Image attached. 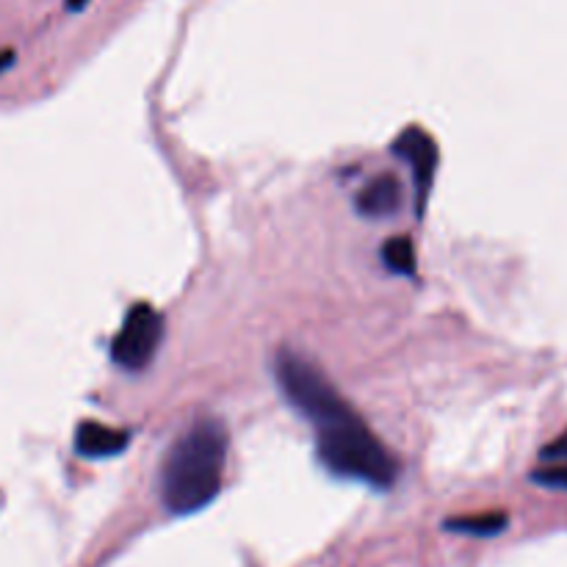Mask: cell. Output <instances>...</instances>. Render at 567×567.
Masks as SVG:
<instances>
[{"label":"cell","instance_id":"1","mask_svg":"<svg viewBox=\"0 0 567 567\" xmlns=\"http://www.w3.org/2000/svg\"><path fill=\"white\" fill-rule=\"evenodd\" d=\"M275 380L286 402L302 415L316 435V452L327 471L341 480L388 491L399 480V463L358 410L338 393L316 363L291 349L275 358Z\"/></svg>","mask_w":567,"mask_h":567},{"label":"cell","instance_id":"2","mask_svg":"<svg viewBox=\"0 0 567 567\" xmlns=\"http://www.w3.org/2000/svg\"><path fill=\"white\" fill-rule=\"evenodd\" d=\"M230 435L221 419H197L166 452L158 474L161 502L172 515H194L221 491Z\"/></svg>","mask_w":567,"mask_h":567},{"label":"cell","instance_id":"3","mask_svg":"<svg viewBox=\"0 0 567 567\" xmlns=\"http://www.w3.org/2000/svg\"><path fill=\"white\" fill-rule=\"evenodd\" d=\"M164 341V316L147 302L133 305L111 341V360L125 371H144Z\"/></svg>","mask_w":567,"mask_h":567},{"label":"cell","instance_id":"4","mask_svg":"<svg viewBox=\"0 0 567 567\" xmlns=\"http://www.w3.org/2000/svg\"><path fill=\"white\" fill-rule=\"evenodd\" d=\"M393 155H399L402 161H408L410 172H413V192H415V216H424L426 203H430L432 183H435L437 161H441V153H437V144L424 127L410 125L408 131H402V136L393 142Z\"/></svg>","mask_w":567,"mask_h":567},{"label":"cell","instance_id":"5","mask_svg":"<svg viewBox=\"0 0 567 567\" xmlns=\"http://www.w3.org/2000/svg\"><path fill=\"white\" fill-rule=\"evenodd\" d=\"M402 183H399L396 175L385 172V175L374 177L363 186V192L358 194V208L360 216L365 219H388V216L399 214L402 208Z\"/></svg>","mask_w":567,"mask_h":567},{"label":"cell","instance_id":"6","mask_svg":"<svg viewBox=\"0 0 567 567\" xmlns=\"http://www.w3.org/2000/svg\"><path fill=\"white\" fill-rule=\"evenodd\" d=\"M131 446V435L122 430L97 424V421H83L75 432V452L86 460L116 457Z\"/></svg>","mask_w":567,"mask_h":567},{"label":"cell","instance_id":"7","mask_svg":"<svg viewBox=\"0 0 567 567\" xmlns=\"http://www.w3.org/2000/svg\"><path fill=\"white\" fill-rule=\"evenodd\" d=\"M509 526L507 513H480V515H465V518H449L443 524L446 532H457V535L471 537H496L502 535Z\"/></svg>","mask_w":567,"mask_h":567},{"label":"cell","instance_id":"8","mask_svg":"<svg viewBox=\"0 0 567 567\" xmlns=\"http://www.w3.org/2000/svg\"><path fill=\"white\" fill-rule=\"evenodd\" d=\"M382 260H385L388 269L393 275H404V277H415V247L408 236L399 238H388V244L382 247Z\"/></svg>","mask_w":567,"mask_h":567},{"label":"cell","instance_id":"9","mask_svg":"<svg viewBox=\"0 0 567 567\" xmlns=\"http://www.w3.org/2000/svg\"><path fill=\"white\" fill-rule=\"evenodd\" d=\"M532 480H535L537 485H543V487L567 491V463L565 465H548V468L537 465V468L532 471Z\"/></svg>","mask_w":567,"mask_h":567},{"label":"cell","instance_id":"10","mask_svg":"<svg viewBox=\"0 0 567 567\" xmlns=\"http://www.w3.org/2000/svg\"><path fill=\"white\" fill-rule=\"evenodd\" d=\"M565 463H567V430L557 437V441H551L540 452L543 468H548V465H565Z\"/></svg>","mask_w":567,"mask_h":567},{"label":"cell","instance_id":"11","mask_svg":"<svg viewBox=\"0 0 567 567\" xmlns=\"http://www.w3.org/2000/svg\"><path fill=\"white\" fill-rule=\"evenodd\" d=\"M14 64V50H0V72H6Z\"/></svg>","mask_w":567,"mask_h":567},{"label":"cell","instance_id":"12","mask_svg":"<svg viewBox=\"0 0 567 567\" xmlns=\"http://www.w3.org/2000/svg\"><path fill=\"white\" fill-rule=\"evenodd\" d=\"M66 11H83L89 6V0H64Z\"/></svg>","mask_w":567,"mask_h":567}]
</instances>
